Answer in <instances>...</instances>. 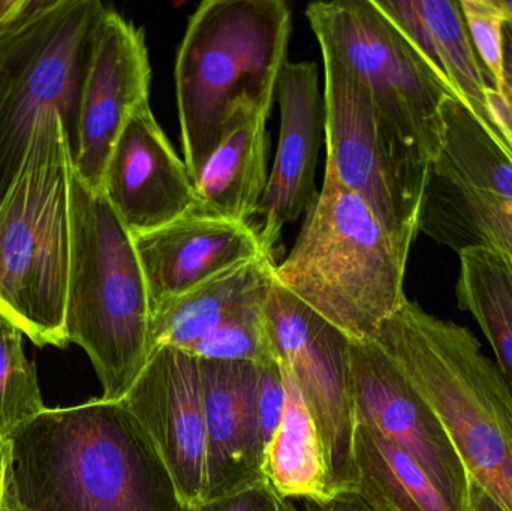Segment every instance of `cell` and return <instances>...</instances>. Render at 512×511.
<instances>
[{
	"instance_id": "obj_1",
	"label": "cell",
	"mask_w": 512,
	"mask_h": 511,
	"mask_svg": "<svg viewBox=\"0 0 512 511\" xmlns=\"http://www.w3.org/2000/svg\"><path fill=\"white\" fill-rule=\"evenodd\" d=\"M6 511H188L123 401L39 414L9 437Z\"/></svg>"
},
{
	"instance_id": "obj_2",
	"label": "cell",
	"mask_w": 512,
	"mask_h": 511,
	"mask_svg": "<svg viewBox=\"0 0 512 511\" xmlns=\"http://www.w3.org/2000/svg\"><path fill=\"white\" fill-rule=\"evenodd\" d=\"M373 339L432 408L469 477L512 511V387L474 333L406 299Z\"/></svg>"
},
{
	"instance_id": "obj_3",
	"label": "cell",
	"mask_w": 512,
	"mask_h": 511,
	"mask_svg": "<svg viewBox=\"0 0 512 511\" xmlns=\"http://www.w3.org/2000/svg\"><path fill=\"white\" fill-rule=\"evenodd\" d=\"M292 12L283 0H206L176 60L180 140L192 180L243 108L270 114L288 62Z\"/></svg>"
},
{
	"instance_id": "obj_4",
	"label": "cell",
	"mask_w": 512,
	"mask_h": 511,
	"mask_svg": "<svg viewBox=\"0 0 512 511\" xmlns=\"http://www.w3.org/2000/svg\"><path fill=\"white\" fill-rule=\"evenodd\" d=\"M72 174L62 117L42 114L0 197V315L38 347L68 345Z\"/></svg>"
},
{
	"instance_id": "obj_5",
	"label": "cell",
	"mask_w": 512,
	"mask_h": 511,
	"mask_svg": "<svg viewBox=\"0 0 512 511\" xmlns=\"http://www.w3.org/2000/svg\"><path fill=\"white\" fill-rule=\"evenodd\" d=\"M152 300L128 230L104 192L71 185L68 344L83 348L102 399L123 401L152 357Z\"/></svg>"
},
{
	"instance_id": "obj_6",
	"label": "cell",
	"mask_w": 512,
	"mask_h": 511,
	"mask_svg": "<svg viewBox=\"0 0 512 511\" xmlns=\"http://www.w3.org/2000/svg\"><path fill=\"white\" fill-rule=\"evenodd\" d=\"M406 264L369 204L325 167L318 198L273 276L351 341L366 342L408 299Z\"/></svg>"
},
{
	"instance_id": "obj_7",
	"label": "cell",
	"mask_w": 512,
	"mask_h": 511,
	"mask_svg": "<svg viewBox=\"0 0 512 511\" xmlns=\"http://www.w3.org/2000/svg\"><path fill=\"white\" fill-rule=\"evenodd\" d=\"M108 9L99 0H33L0 29V197L42 114L62 117L72 146L84 75Z\"/></svg>"
},
{
	"instance_id": "obj_8",
	"label": "cell",
	"mask_w": 512,
	"mask_h": 511,
	"mask_svg": "<svg viewBox=\"0 0 512 511\" xmlns=\"http://www.w3.org/2000/svg\"><path fill=\"white\" fill-rule=\"evenodd\" d=\"M306 17L321 50L366 84L390 140L432 165L442 149V108L451 95L375 0L310 3Z\"/></svg>"
},
{
	"instance_id": "obj_9",
	"label": "cell",
	"mask_w": 512,
	"mask_h": 511,
	"mask_svg": "<svg viewBox=\"0 0 512 511\" xmlns=\"http://www.w3.org/2000/svg\"><path fill=\"white\" fill-rule=\"evenodd\" d=\"M321 53L325 167L369 204L397 248L409 257L420 233L430 165L414 158L385 134L363 80L330 51Z\"/></svg>"
},
{
	"instance_id": "obj_10",
	"label": "cell",
	"mask_w": 512,
	"mask_h": 511,
	"mask_svg": "<svg viewBox=\"0 0 512 511\" xmlns=\"http://www.w3.org/2000/svg\"><path fill=\"white\" fill-rule=\"evenodd\" d=\"M264 318L274 359L291 375L318 426L334 495L355 492L357 414L351 339L274 276L265 297Z\"/></svg>"
},
{
	"instance_id": "obj_11",
	"label": "cell",
	"mask_w": 512,
	"mask_h": 511,
	"mask_svg": "<svg viewBox=\"0 0 512 511\" xmlns=\"http://www.w3.org/2000/svg\"><path fill=\"white\" fill-rule=\"evenodd\" d=\"M150 81L143 29L108 9L84 75L71 146L75 174L92 191L104 192L111 152L132 113L150 102Z\"/></svg>"
},
{
	"instance_id": "obj_12",
	"label": "cell",
	"mask_w": 512,
	"mask_h": 511,
	"mask_svg": "<svg viewBox=\"0 0 512 511\" xmlns=\"http://www.w3.org/2000/svg\"><path fill=\"white\" fill-rule=\"evenodd\" d=\"M357 422L414 459L456 511H468L469 474L444 426L372 339L351 342Z\"/></svg>"
},
{
	"instance_id": "obj_13",
	"label": "cell",
	"mask_w": 512,
	"mask_h": 511,
	"mask_svg": "<svg viewBox=\"0 0 512 511\" xmlns=\"http://www.w3.org/2000/svg\"><path fill=\"white\" fill-rule=\"evenodd\" d=\"M123 402L155 443L183 503H204L207 431L200 359L179 348H159Z\"/></svg>"
},
{
	"instance_id": "obj_14",
	"label": "cell",
	"mask_w": 512,
	"mask_h": 511,
	"mask_svg": "<svg viewBox=\"0 0 512 511\" xmlns=\"http://www.w3.org/2000/svg\"><path fill=\"white\" fill-rule=\"evenodd\" d=\"M279 143L267 189L259 204V239L273 255L283 228L306 215L319 192L316 167L325 137L324 92L313 62H286L277 83Z\"/></svg>"
},
{
	"instance_id": "obj_15",
	"label": "cell",
	"mask_w": 512,
	"mask_h": 511,
	"mask_svg": "<svg viewBox=\"0 0 512 511\" xmlns=\"http://www.w3.org/2000/svg\"><path fill=\"white\" fill-rule=\"evenodd\" d=\"M104 194L132 234L164 227L197 209L194 180L150 102L132 113L114 146Z\"/></svg>"
},
{
	"instance_id": "obj_16",
	"label": "cell",
	"mask_w": 512,
	"mask_h": 511,
	"mask_svg": "<svg viewBox=\"0 0 512 511\" xmlns=\"http://www.w3.org/2000/svg\"><path fill=\"white\" fill-rule=\"evenodd\" d=\"M134 242L152 309L231 267L268 255L258 230L249 222L198 212L156 230L134 234Z\"/></svg>"
},
{
	"instance_id": "obj_17",
	"label": "cell",
	"mask_w": 512,
	"mask_h": 511,
	"mask_svg": "<svg viewBox=\"0 0 512 511\" xmlns=\"http://www.w3.org/2000/svg\"><path fill=\"white\" fill-rule=\"evenodd\" d=\"M200 362L206 408L207 501L265 483L264 447L259 431V365Z\"/></svg>"
},
{
	"instance_id": "obj_18",
	"label": "cell",
	"mask_w": 512,
	"mask_h": 511,
	"mask_svg": "<svg viewBox=\"0 0 512 511\" xmlns=\"http://www.w3.org/2000/svg\"><path fill=\"white\" fill-rule=\"evenodd\" d=\"M375 3L436 80L453 98L466 105L505 147L490 107L492 84L472 44L460 0H375Z\"/></svg>"
},
{
	"instance_id": "obj_19",
	"label": "cell",
	"mask_w": 512,
	"mask_h": 511,
	"mask_svg": "<svg viewBox=\"0 0 512 511\" xmlns=\"http://www.w3.org/2000/svg\"><path fill=\"white\" fill-rule=\"evenodd\" d=\"M442 116L444 140L430 165L424 197L512 207L511 153L459 99L448 98Z\"/></svg>"
},
{
	"instance_id": "obj_20",
	"label": "cell",
	"mask_w": 512,
	"mask_h": 511,
	"mask_svg": "<svg viewBox=\"0 0 512 511\" xmlns=\"http://www.w3.org/2000/svg\"><path fill=\"white\" fill-rule=\"evenodd\" d=\"M274 266L273 255H264L156 305L152 312V354L164 347L188 350L234 315L264 302Z\"/></svg>"
},
{
	"instance_id": "obj_21",
	"label": "cell",
	"mask_w": 512,
	"mask_h": 511,
	"mask_svg": "<svg viewBox=\"0 0 512 511\" xmlns=\"http://www.w3.org/2000/svg\"><path fill=\"white\" fill-rule=\"evenodd\" d=\"M270 114L243 108L224 140L194 179V212L236 222L258 215L268 183L267 120Z\"/></svg>"
},
{
	"instance_id": "obj_22",
	"label": "cell",
	"mask_w": 512,
	"mask_h": 511,
	"mask_svg": "<svg viewBox=\"0 0 512 511\" xmlns=\"http://www.w3.org/2000/svg\"><path fill=\"white\" fill-rule=\"evenodd\" d=\"M280 371L285 384V408L279 428L264 452L265 483L280 500L327 503L336 495L330 485L321 434L291 375L282 365Z\"/></svg>"
},
{
	"instance_id": "obj_23",
	"label": "cell",
	"mask_w": 512,
	"mask_h": 511,
	"mask_svg": "<svg viewBox=\"0 0 512 511\" xmlns=\"http://www.w3.org/2000/svg\"><path fill=\"white\" fill-rule=\"evenodd\" d=\"M357 492L373 511H456L423 468L363 422L354 441Z\"/></svg>"
},
{
	"instance_id": "obj_24",
	"label": "cell",
	"mask_w": 512,
	"mask_h": 511,
	"mask_svg": "<svg viewBox=\"0 0 512 511\" xmlns=\"http://www.w3.org/2000/svg\"><path fill=\"white\" fill-rule=\"evenodd\" d=\"M457 305L480 326L512 387V267L501 252L486 246L459 252Z\"/></svg>"
},
{
	"instance_id": "obj_25",
	"label": "cell",
	"mask_w": 512,
	"mask_h": 511,
	"mask_svg": "<svg viewBox=\"0 0 512 511\" xmlns=\"http://www.w3.org/2000/svg\"><path fill=\"white\" fill-rule=\"evenodd\" d=\"M418 230L457 254L463 249L486 246L512 258V207L424 197Z\"/></svg>"
},
{
	"instance_id": "obj_26",
	"label": "cell",
	"mask_w": 512,
	"mask_h": 511,
	"mask_svg": "<svg viewBox=\"0 0 512 511\" xmlns=\"http://www.w3.org/2000/svg\"><path fill=\"white\" fill-rule=\"evenodd\" d=\"M45 410L35 365L24 353L23 333L0 315V440Z\"/></svg>"
},
{
	"instance_id": "obj_27",
	"label": "cell",
	"mask_w": 512,
	"mask_h": 511,
	"mask_svg": "<svg viewBox=\"0 0 512 511\" xmlns=\"http://www.w3.org/2000/svg\"><path fill=\"white\" fill-rule=\"evenodd\" d=\"M264 302L252 306L218 329L195 342L186 353L204 360H224V362H249L255 365L274 360L273 348L268 338L264 318Z\"/></svg>"
},
{
	"instance_id": "obj_28",
	"label": "cell",
	"mask_w": 512,
	"mask_h": 511,
	"mask_svg": "<svg viewBox=\"0 0 512 511\" xmlns=\"http://www.w3.org/2000/svg\"><path fill=\"white\" fill-rule=\"evenodd\" d=\"M460 8L492 89L499 93L504 84V11L498 0H460Z\"/></svg>"
},
{
	"instance_id": "obj_29",
	"label": "cell",
	"mask_w": 512,
	"mask_h": 511,
	"mask_svg": "<svg viewBox=\"0 0 512 511\" xmlns=\"http://www.w3.org/2000/svg\"><path fill=\"white\" fill-rule=\"evenodd\" d=\"M285 408V384L276 359L259 365L258 413L262 447L267 449L273 440Z\"/></svg>"
},
{
	"instance_id": "obj_30",
	"label": "cell",
	"mask_w": 512,
	"mask_h": 511,
	"mask_svg": "<svg viewBox=\"0 0 512 511\" xmlns=\"http://www.w3.org/2000/svg\"><path fill=\"white\" fill-rule=\"evenodd\" d=\"M490 107L496 129L512 156V23L504 27V84L501 92H490Z\"/></svg>"
},
{
	"instance_id": "obj_31",
	"label": "cell",
	"mask_w": 512,
	"mask_h": 511,
	"mask_svg": "<svg viewBox=\"0 0 512 511\" xmlns=\"http://www.w3.org/2000/svg\"><path fill=\"white\" fill-rule=\"evenodd\" d=\"M279 498L267 483L254 488L227 495V497L207 500L188 511H277Z\"/></svg>"
},
{
	"instance_id": "obj_32",
	"label": "cell",
	"mask_w": 512,
	"mask_h": 511,
	"mask_svg": "<svg viewBox=\"0 0 512 511\" xmlns=\"http://www.w3.org/2000/svg\"><path fill=\"white\" fill-rule=\"evenodd\" d=\"M307 511H373L357 492H342L327 503H307Z\"/></svg>"
},
{
	"instance_id": "obj_33",
	"label": "cell",
	"mask_w": 512,
	"mask_h": 511,
	"mask_svg": "<svg viewBox=\"0 0 512 511\" xmlns=\"http://www.w3.org/2000/svg\"><path fill=\"white\" fill-rule=\"evenodd\" d=\"M468 511H508L474 479L469 477Z\"/></svg>"
},
{
	"instance_id": "obj_34",
	"label": "cell",
	"mask_w": 512,
	"mask_h": 511,
	"mask_svg": "<svg viewBox=\"0 0 512 511\" xmlns=\"http://www.w3.org/2000/svg\"><path fill=\"white\" fill-rule=\"evenodd\" d=\"M33 0H0V29L14 23L27 9Z\"/></svg>"
},
{
	"instance_id": "obj_35",
	"label": "cell",
	"mask_w": 512,
	"mask_h": 511,
	"mask_svg": "<svg viewBox=\"0 0 512 511\" xmlns=\"http://www.w3.org/2000/svg\"><path fill=\"white\" fill-rule=\"evenodd\" d=\"M9 456H11V443H9V438H3V440H0V511H6Z\"/></svg>"
},
{
	"instance_id": "obj_36",
	"label": "cell",
	"mask_w": 512,
	"mask_h": 511,
	"mask_svg": "<svg viewBox=\"0 0 512 511\" xmlns=\"http://www.w3.org/2000/svg\"><path fill=\"white\" fill-rule=\"evenodd\" d=\"M507 21L512 23V0H498Z\"/></svg>"
},
{
	"instance_id": "obj_37",
	"label": "cell",
	"mask_w": 512,
	"mask_h": 511,
	"mask_svg": "<svg viewBox=\"0 0 512 511\" xmlns=\"http://www.w3.org/2000/svg\"><path fill=\"white\" fill-rule=\"evenodd\" d=\"M277 511H298L297 507L292 504V501L280 500L279 498V506H277Z\"/></svg>"
},
{
	"instance_id": "obj_38",
	"label": "cell",
	"mask_w": 512,
	"mask_h": 511,
	"mask_svg": "<svg viewBox=\"0 0 512 511\" xmlns=\"http://www.w3.org/2000/svg\"><path fill=\"white\" fill-rule=\"evenodd\" d=\"M505 257H507V255H505ZM508 260H510V264H511V267H512V258H508Z\"/></svg>"
}]
</instances>
